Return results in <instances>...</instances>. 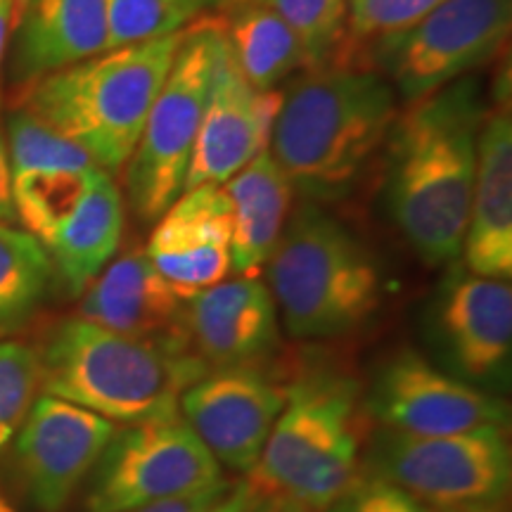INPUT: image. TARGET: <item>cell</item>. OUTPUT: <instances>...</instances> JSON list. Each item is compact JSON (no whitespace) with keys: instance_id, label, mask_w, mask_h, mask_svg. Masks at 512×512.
Instances as JSON below:
<instances>
[{"instance_id":"cell-1","label":"cell","mask_w":512,"mask_h":512,"mask_svg":"<svg viewBox=\"0 0 512 512\" xmlns=\"http://www.w3.org/2000/svg\"><path fill=\"white\" fill-rule=\"evenodd\" d=\"M486 102L477 76L411 102L387 138L389 211L425 264L463 252Z\"/></svg>"},{"instance_id":"cell-2","label":"cell","mask_w":512,"mask_h":512,"mask_svg":"<svg viewBox=\"0 0 512 512\" xmlns=\"http://www.w3.org/2000/svg\"><path fill=\"white\" fill-rule=\"evenodd\" d=\"M392 83L366 64L306 69L280 95L268 152L309 202L347 195L399 119Z\"/></svg>"},{"instance_id":"cell-3","label":"cell","mask_w":512,"mask_h":512,"mask_svg":"<svg viewBox=\"0 0 512 512\" xmlns=\"http://www.w3.org/2000/svg\"><path fill=\"white\" fill-rule=\"evenodd\" d=\"M43 394L124 425L178 415L181 394L209 366L190 349L117 335L64 318L38 351Z\"/></svg>"},{"instance_id":"cell-4","label":"cell","mask_w":512,"mask_h":512,"mask_svg":"<svg viewBox=\"0 0 512 512\" xmlns=\"http://www.w3.org/2000/svg\"><path fill=\"white\" fill-rule=\"evenodd\" d=\"M185 31L105 50L24 91L22 107L81 147L105 174H121Z\"/></svg>"},{"instance_id":"cell-5","label":"cell","mask_w":512,"mask_h":512,"mask_svg":"<svg viewBox=\"0 0 512 512\" xmlns=\"http://www.w3.org/2000/svg\"><path fill=\"white\" fill-rule=\"evenodd\" d=\"M268 290L297 339H330L361 328L382 302V275L366 242L306 202L266 264Z\"/></svg>"},{"instance_id":"cell-6","label":"cell","mask_w":512,"mask_h":512,"mask_svg":"<svg viewBox=\"0 0 512 512\" xmlns=\"http://www.w3.org/2000/svg\"><path fill=\"white\" fill-rule=\"evenodd\" d=\"M358 456L361 387L354 377L316 368L287 387L247 482L256 496H287L323 512L358 479Z\"/></svg>"},{"instance_id":"cell-7","label":"cell","mask_w":512,"mask_h":512,"mask_svg":"<svg viewBox=\"0 0 512 512\" xmlns=\"http://www.w3.org/2000/svg\"><path fill=\"white\" fill-rule=\"evenodd\" d=\"M221 19H197L185 29L124 166L128 202L138 219L157 221L181 197L211 74L221 43Z\"/></svg>"},{"instance_id":"cell-8","label":"cell","mask_w":512,"mask_h":512,"mask_svg":"<svg viewBox=\"0 0 512 512\" xmlns=\"http://www.w3.org/2000/svg\"><path fill=\"white\" fill-rule=\"evenodd\" d=\"M375 475L389 479L430 512H505L512 458L501 425L451 434L406 437L384 432L377 439Z\"/></svg>"},{"instance_id":"cell-9","label":"cell","mask_w":512,"mask_h":512,"mask_svg":"<svg viewBox=\"0 0 512 512\" xmlns=\"http://www.w3.org/2000/svg\"><path fill=\"white\" fill-rule=\"evenodd\" d=\"M512 0H444L413 27L368 43L366 67L411 105L470 76L508 41Z\"/></svg>"},{"instance_id":"cell-10","label":"cell","mask_w":512,"mask_h":512,"mask_svg":"<svg viewBox=\"0 0 512 512\" xmlns=\"http://www.w3.org/2000/svg\"><path fill=\"white\" fill-rule=\"evenodd\" d=\"M223 482L221 465L181 415L114 432L88 491L91 512H126Z\"/></svg>"},{"instance_id":"cell-11","label":"cell","mask_w":512,"mask_h":512,"mask_svg":"<svg viewBox=\"0 0 512 512\" xmlns=\"http://www.w3.org/2000/svg\"><path fill=\"white\" fill-rule=\"evenodd\" d=\"M366 408L389 432L406 437H451L508 425L501 399L446 375L413 349L399 351L380 368Z\"/></svg>"},{"instance_id":"cell-12","label":"cell","mask_w":512,"mask_h":512,"mask_svg":"<svg viewBox=\"0 0 512 512\" xmlns=\"http://www.w3.org/2000/svg\"><path fill=\"white\" fill-rule=\"evenodd\" d=\"M280 387L256 366L209 368L181 394L183 420L216 463L252 472L285 406Z\"/></svg>"},{"instance_id":"cell-13","label":"cell","mask_w":512,"mask_h":512,"mask_svg":"<svg viewBox=\"0 0 512 512\" xmlns=\"http://www.w3.org/2000/svg\"><path fill=\"white\" fill-rule=\"evenodd\" d=\"M117 425L86 408L38 396L15 437L19 479L38 512H62L91 475Z\"/></svg>"},{"instance_id":"cell-14","label":"cell","mask_w":512,"mask_h":512,"mask_svg":"<svg viewBox=\"0 0 512 512\" xmlns=\"http://www.w3.org/2000/svg\"><path fill=\"white\" fill-rule=\"evenodd\" d=\"M278 105L280 93L249 86L221 36L183 192L228 183L259 152L268 150Z\"/></svg>"},{"instance_id":"cell-15","label":"cell","mask_w":512,"mask_h":512,"mask_svg":"<svg viewBox=\"0 0 512 512\" xmlns=\"http://www.w3.org/2000/svg\"><path fill=\"white\" fill-rule=\"evenodd\" d=\"M233 207L223 185L181 192L157 219L145 254L183 299L226 280L230 273Z\"/></svg>"},{"instance_id":"cell-16","label":"cell","mask_w":512,"mask_h":512,"mask_svg":"<svg viewBox=\"0 0 512 512\" xmlns=\"http://www.w3.org/2000/svg\"><path fill=\"white\" fill-rule=\"evenodd\" d=\"M79 318L117 335L190 349L188 299L138 249L110 261L81 292Z\"/></svg>"},{"instance_id":"cell-17","label":"cell","mask_w":512,"mask_h":512,"mask_svg":"<svg viewBox=\"0 0 512 512\" xmlns=\"http://www.w3.org/2000/svg\"><path fill=\"white\" fill-rule=\"evenodd\" d=\"M188 330L209 368L254 366L278 347V306L264 280L238 275L188 299Z\"/></svg>"},{"instance_id":"cell-18","label":"cell","mask_w":512,"mask_h":512,"mask_svg":"<svg viewBox=\"0 0 512 512\" xmlns=\"http://www.w3.org/2000/svg\"><path fill=\"white\" fill-rule=\"evenodd\" d=\"M437 328L460 375L472 382L501 377L512 354L510 280L453 275L437 302Z\"/></svg>"},{"instance_id":"cell-19","label":"cell","mask_w":512,"mask_h":512,"mask_svg":"<svg viewBox=\"0 0 512 512\" xmlns=\"http://www.w3.org/2000/svg\"><path fill=\"white\" fill-rule=\"evenodd\" d=\"M12 31L8 76L24 91L110 50L105 0H29Z\"/></svg>"},{"instance_id":"cell-20","label":"cell","mask_w":512,"mask_h":512,"mask_svg":"<svg viewBox=\"0 0 512 512\" xmlns=\"http://www.w3.org/2000/svg\"><path fill=\"white\" fill-rule=\"evenodd\" d=\"M467 271L482 278L512 275V117L486 112L477 145V176L463 242Z\"/></svg>"},{"instance_id":"cell-21","label":"cell","mask_w":512,"mask_h":512,"mask_svg":"<svg viewBox=\"0 0 512 512\" xmlns=\"http://www.w3.org/2000/svg\"><path fill=\"white\" fill-rule=\"evenodd\" d=\"M223 190L233 207L230 273L252 278L268 264L290 221L294 188L271 152L264 150L223 183Z\"/></svg>"},{"instance_id":"cell-22","label":"cell","mask_w":512,"mask_h":512,"mask_svg":"<svg viewBox=\"0 0 512 512\" xmlns=\"http://www.w3.org/2000/svg\"><path fill=\"white\" fill-rule=\"evenodd\" d=\"M121 233L124 197L114 176L98 169L79 207L43 242L53 271L60 275L69 294L81 297L102 268L110 264L119 249Z\"/></svg>"},{"instance_id":"cell-23","label":"cell","mask_w":512,"mask_h":512,"mask_svg":"<svg viewBox=\"0 0 512 512\" xmlns=\"http://www.w3.org/2000/svg\"><path fill=\"white\" fill-rule=\"evenodd\" d=\"M221 29L240 74L254 91H273L292 72L309 67L297 34L264 5L230 0Z\"/></svg>"},{"instance_id":"cell-24","label":"cell","mask_w":512,"mask_h":512,"mask_svg":"<svg viewBox=\"0 0 512 512\" xmlns=\"http://www.w3.org/2000/svg\"><path fill=\"white\" fill-rule=\"evenodd\" d=\"M53 273L50 256L34 235L0 221V335L36 311Z\"/></svg>"},{"instance_id":"cell-25","label":"cell","mask_w":512,"mask_h":512,"mask_svg":"<svg viewBox=\"0 0 512 512\" xmlns=\"http://www.w3.org/2000/svg\"><path fill=\"white\" fill-rule=\"evenodd\" d=\"M219 0H105L110 50L185 31Z\"/></svg>"},{"instance_id":"cell-26","label":"cell","mask_w":512,"mask_h":512,"mask_svg":"<svg viewBox=\"0 0 512 512\" xmlns=\"http://www.w3.org/2000/svg\"><path fill=\"white\" fill-rule=\"evenodd\" d=\"M5 140H8L12 178L46 174V171L98 169L81 147L69 143L24 107L8 117Z\"/></svg>"},{"instance_id":"cell-27","label":"cell","mask_w":512,"mask_h":512,"mask_svg":"<svg viewBox=\"0 0 512 512\" xmlns=\"http://www.w3.org/2000/svg\"><path fill=\"white\" fill-rule=\"evenodd\" d=\"M275 12L302 41L309 67L335 60L347 41V0H252Z\"/></svg>"},{"instance_id":"cell-28","label":"cell","mask_w":512,"mask_h":512,"mask_svg":"<svg viewBox=\"0 0 512 512\" xmlns=\"http://www.w3.org/2000/svg\"><path fill=\"white\" fill-rule=\"evenodd\" d=\"M41 358L24 342H0V451L17 437L19 427L38 399Z\"/></svg>"},{"instance_id":"cell-29","label":"cell","mask_w":512,"mask_h":512,"mask_svg":"<svg viewBox=\"0 0 512 512\" xmlns=\"http://www.w3.org/2000/svg\"><path fill=\"white\" fill-rule=\"evenodd\" d=\"M444 0H347V38L373 43L418 24Z\"/></svg>"},{"instance_id":"cell-30","label":"cell","mask_w":512,"mask_h":512,"mask_svg":"<svg viewBox=\"0 0 512 512\" xmlns=\"http://www.w3.org/2000/svg\"><path fill=\"white\" fill-rule=\"evenodd\" d=\"M323 512H430L418 498L384 477H358Z\"/></svg>"},{"instance_id":"cell-31","label":"cell","mask_w":512,"mask_h":512,"mask_svg":"<svg viewBox=\"0 0 512 512\" xmlns=\"http://www.w3.org/2000/svg\"><path fill=\"white\" fill-rule=\"evenodd\" d=\"M230 489V482H219L216 486H209L204 491H195L190 496L166 498V501H157L150 505H140V508L126 510V512H209L216 503L221 501L223 494Z\"/></svg>"},{"instance_id":"cell-32","label":"cell","mask_w":512,"mask_h":512,"mask_svg":"<svg viewBox=\"0 0 512 512\" xmlns=\"http://www.w3.org/2000/svg\"><path fill=\"white\" fill-rule=\"evenodd\" d=\"M0 221L17 223L15 195H12V166L3 124H0Z\"/></svg>"},{"instance_id":"cell-33","label":"cell","mask_w":512,"mask_h":512,"mask_svg":"<svg viewBox=\"0 0 512 512\" xmlns=\"http://www.w3.org/2000/svg\"><path fill=\"white\" fill-rule=\"evenodd\" d=\"M254 501L256 494L252 491V486H249L247 479H242L238 484H230V489L209 512H249Z\"/></svg>"},{"instance_id":"cell-34","label":"cell","mask_w":512,"mask_h":512,"mask_svg":"<svg viewBox=\"0 0 512 512\" xmlns=\"http://www.w3.org/2000/svg\"><path fill=\"white\" fill-rule=\"evenodd\" d=\"M249 512H313L287 496H256Z\"/></svg>"},{"instance_id":"cell-35","label":"cell","mask_w":512,"mask_h":512,"mask_svg":"<svg viewBox=\"0 0 512 512\" xmlns=\"http://www.w3.org/2000/svg\"><path fill=\"white\" fill-rule=\"evenodd\" d=\"M12 29H15V0H0V74H3Z\"/></svg>"},{"instance_id":"cell-36","label":"cell","mask_w":512,"mask_h":512,"mask_svg":"<svg viewBox=\"0 0 512 512\" xmlns=\"http://www.w3.org/2000/svg\"><path fill=\"white\" fill-rule=\"evenodd\" d=\"M29 0H15V24L19 22V17L24 15V10H27Z\"/></svg>"},{"instance_id":"cell-37","label":"cell","mask_w":512,"mask_h":512,"mask_svg":"<svg viewBox=\"0 0 512 512\" xmlns=\"http://www.w3.org/2000/svg\"><path fill=\"white\" fill-rule=\"evenodd\" d=\"M0 512H15V508H12V505L5 501L3 496H0Z\"/></svg>"}]
</instances>
